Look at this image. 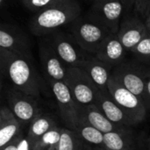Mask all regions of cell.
<instances>
[{
	"label": "cell",
	"instance_id": "obj_3",
	"mask_svg": "<svg viewBox=\"0 0 150 150\" xmlns=\"http://www.w3.org/2000/svg\"><path fill=\"white\" fill-rule=\"evenodd\" d=\"M111 33H112L92 17L90 18H78L71 26V34L77 43L86 52L93 55Z\"/></svg>",
	"mask_w": 150,
	"mask_h": 150
},
{
	"label": "cell",
	"instance_id": "obj_17",
	"mask_svg": "<svg viewBox=\"0 0 150 150\" xmlns=\"http://www.w3.org/2000/svg\"><path fill=\"white\" fill-rule=\"evenodd\" d=\"M84 69L90 76L96 86L105 92H108V82L112 75H110V70L112 66L100 61L95 55L88 58L81 67Z\"/></svg>",
	"mask_w": 150,
	"mask_h": 150
},
{
	"label": "cell",
	"instance_id": "obj_12",
	"mask_svg": "<svg viewBox=\"0 0 150 150\" xmlns=\"http://www.w3.org/2000/svg\"><path fill=\"white\" fill-rule=\"evenodd\" d=\"M112 76L117 79L125 88L140 98L147 108H150L147 94L146 80L140 72H138L136 69L127 67V65H124L120 68L119 67L112 74Z\"/></svg>",
	"mask_w": 150,
	"mask_h": 150
},
{
	"label": "cell",
	"instance_id": "obj_34",
	"mask_svg": "<svg viewBox=\"0 0 150 150\" xmlns=\"http://www.w3.org/2000/svg\"><path fill=\"white\" fill-rule=\"evenodd\" d=\"M126 2H127V1H126Z\"/></svg>",
	"mask_w": 150,
	"mask_h": 150
},
{
	"label": "cell",
	"instance_id": "obj_25",
	"mask_svg": "<svg viewBox=\"0 0 150 150\" xmlns=\"http://www.w3.org/2000/svg\"><path fill=\"white\" fill-rule=\"evenodd\" d=\"M55 0H21L23 4L32 11L38 12L48 5H50Z\"/></svg>",
	"mask_w": 150,
	"mask_h": 150
},
{
	"label": "cell",
	"instance_id": "obj_21",
	"mask_svg": "<svg viewBox=\"0 0 150 150\" xmlns=\"http://www.w3.org/2000/svg\"><path fill=\"white\" fill-rule=\"evenodd\" d=\"M75 131L85 143L94 147L103 148L105 134L92 127L81 114L78 126Z\"/></svg>",
	"mask_w": 150,
	"mask_h": 150
},
{
	"label": "cell",
	"instance_id": "obj_4",
	"mask_svg": "<svg viewBox=\"0 0 150 150\" xmlns=\"http://www.w3.org/2000/svg\"><path fill=\"white\" fill-rule=\"evenodd\" d=\"M108 92L134 125L142 123L147 116V106L136 95L125 88L112 75L108 82Z\"/></svg>",
	"mask_w": 150,
	"mask_h": 150
},
{
	"label": "cell",
	"instance_id": "obj_15",
	"mask_svg": "<svg viewBox=\"0 0 150 150\" xmlns=\"http://www.w3.org/2000/svg\"><path fill=\"white\" fill-rule=\"evenodd\" d=\"M126 49L117 33H111L101 44L95 56L100 61L113 66L120 64L124 59Z\"/></svg>",
	"mask_w": 150,
	"mask_h": 150
},
{
	"label": "cell",
	"instance_id": "obj_22",
	"mask_svg": "<svg viewBox=\"0 0 150 150\" xmlns=\"http://www.w3.org/2000/svg\"><path fill=\"white\" fill-rule=\"evenodd\" d=\"M84 147V142L76 131L69 128H62L59 142L48 150H83Z\"/></svg>",
	"mask_w": 150,
	"mask_h": 150
},
{
	"label": "cell",
	"instance_id": "obj_28",
	"mask_svg": "<svg viewBox=\"0 0 150 150\" xmlns=\"http://www.w3.org/2000/svg\"><path fill=\"white\" fill-rule=\"evenodd\" d=\"M146 88H147V94H148V98H149L150 106V78L146 80Z\"/></svg>",
	"mask_w": 150,
	"mask_h": 150
},
{
	"label": "cell",
	"instance_id": "obj_14",
	"mask_svg": "<svg viewBox=\"0 0 150 150\" xmlns=\"http://www.w3.org/2000/svg\"><path fill=\"white\" fill-rule=\"evenodd\" d=\"M95 104L104 112V114L114 124L125 127L134 126L132 120L112 98L109 92H105L98 89L96 94Z\"/></svg>",
	"mask_w": 150,
	"mask_h": 150
},
{
	"label": "cell",
	"instance_id": "obj_10",
	"mask_svg": "<svg viewBox=\"0 0 150 150\" xmlns=\"http://www.w3.org/2000/svg\"><path fill=\"white\" fill-rule=\"evenodd\" d=\"M39 55L46 80L65 82L68 66L61 60L48 40L40 42Z\"/></svg>",
	"mask_w": 150,
	"mask_h": 150
},
{
	"label": "cell",
	"instance_id": "obj_32",
	"mask_svg": "<svg viewBox=\"0 0 150 150\" xmlns=\"http://www.w3.org/2000/svg\"><path fill=\"white\" fill-rule=\"evenodd\" d=\"M126 1H127V4L133 5V0H126Z\"/></svg>",
	"mask_w": 150,
	"mask_h": 150
},
{
	"label": "cell",
	"instance_id": "obj_24",
	"mask_svg": "<svg viewBox=\"0 0 150 150\" xmlns=\"http://www.w3.org/2000/svg\"><path fill=\"white\" fill-rule=\"evenodd\" d=\"M132 52L140 59L144 61H150V33L136 45Z\"/></svg>",
	"mask_w": 150,
	"mask_h": 150
},
{
	"label": "cell",
	"instance_id": "obj_11",
	"mask_svg": "<svg viewBox=\"0 0 150 150\" xmlns=\"http://www.w3.org/2000/svg\"><path fill=\"white\" fill-rule=\"evenodd\" d=\"M0 47L32 57L28 37L21 29L10 24L0 25Z\"/></svg>",
	"mask_w": 150,
	"mask_h": 150
},
{
	"label": "cell",
	"instance_id": "obj_31",
	"mask_svg": "<svg viewBox=\"0 0 150 150\" xmlns=\"http://www.w3.org/2000/svg\"><path fill=\"white\" fill-rule=\"evenodd\" d=\"M147 146H148V150H150V135L147 141Z\"/></svg>",
	"mask_w": 150,
	"mask_h": 150
},
{
	"label": "cell",
	"instance_id": "obj_33",
	"mask_svg": "<svg viewBox=\"0 0 150 150\" xmlns=\"http://www.w3.org/2000/svg\"><path fill=\"white\" fill-rule=\"evenodd\" d=\"M4 0H0V5L4 6Z\"/></svg>",
	"mask_w": 150,
	"mask_h": 150
},
{
	"label": "cell",
	"instance_id": "obj_13",
	"mask_svg": "<svg viewBox=\"0 0 150 150\" xmlns=\"http://www.w3.org/2000/svg\"><path fill=\"white\" fill-rule=\"evenodd\" d=\"M149 30L145 22L138 18L124 20L120 26L118 37L127 51H132L136 45L148 34Z\"/></svg>",
	"mask_w": 150,
	"mask_h": 150
},
{
	"label": "cell",
	"instance_id": "obj_2",
	"mask_svg": "<svg viewBox=\"0 0 150 150\" xmlns=\"http://www.w3.org/2000/svg\"><path fill=\"white\" fill-rule=\"evenodd\" d=\"M81 6L77 0H55L47 8L36 12L30 22L31 32L41 36L50 33L79 18Z\"/></svg>",
	"mask_w": 150,
	"mask_h": 150
},
{
	"label": "cell",
	"instance_id": "obj_19",
	"mask_svg": "<svg viewBox=\"0 0 150 150\" xmlns=\"http://www.w3.org/2000/svg\"><path fill=\"white\" fill-rule=\"evenodd\" d=\"M134 134L129 127L104 135L105 150H134Z\"/></svg>",
	"mask_w": 150,
	"mask_h": 150
},
{
	"label": "cell",
	"instance_id": "obj_7",
	"mask_svg": "<svg viewBox=\"0 0 150 150\" xmlns=\"http://www.w3.org/2000/svg\"><path fill=\"white\" fill-rule=\"evenodd\" d=\"M51 46L68 67H81V65L91 57L76 40L72 34L57 33L48 40Z\"/></svg>",
	"mask_w": 150,
	"mask_h": 150
},
{
	"label": "cell",
	"instance_id": "obj_9",
	"mask_svg": "<svg viewBox=\"0 0 150 150\" xmlns=\"http://www.w3.org/2000/svg\"><path fill=\"white\" fill-rule=\"evenodd\" d=\"M126 0H94L91 17L104 25L111 33H118Z\"/></svg>",
	"mask_w": 150,
	"mask_h": 150
},
{
	"label": "cell",
	"instance_id": "obj_20",
	"mask_svg": "<svg viewBox=\"0 0 150 150\" xmlns=\"http://www.w3.org/2000/svg\"><path fill=\"white\" fill-rule=\"evenodd\" d=\"M57 127L56 122L50 117L45 114H40L29 126L26 139L30 144L31 150L35 142L42 137L47 132Z\"/></svg>",
	"mask_w": 150,
	"mask_h": 150
},
{
	"label": "cell",
	"instance_id": "obj_18",
	"mask_svg": "<svg viewBox=\"0 0 150 150\" xmlns=\"http://www.w3.org/2000/svg\"><path fill=\"white\" fill-rule=\"evenodd\" d=\"M20 122L9 106L0 109V148L4 147L20 133Z\"/></svg>",
	"mask_w": 150,
	"mask_h": 150
},
{
	"label": "cell",
	"instance_id": "obj_6",
	"mask_svg": "<svg viewBox=\"0 0 150 150\" xmlns=\"http://www.w3.org/2000/svg\"><path fill=\"white\" fill-rule=\"evenodd\" d=\"M47 83L55 98L63 124L67 128L75 131L80 120V106L64 82L48 81Z\"/></svg>",
	"mask_w": 150,
	"mask_h": 150
},
{
	"label": "cell",
	"instance_id": "obj_26",
	"mask_svg": "<svg viewBox=\"0 0 150 150\" xmlns=\"http://www.w3.org/2000/svg\"><path fill=\"white\" fill-rule=\"evenodd\" d=\"M133 5L142 17L147 18L150 14V0H133Z\"/></svg>",
	"mask_w": 150,
	"mask_h": 150
},
{
	"label": "cell",
	"instance_id": "obj_8",
	"mask_svg": "<svg viewBox=\"0 0 150 150\" xmlns=\"http://www.w3.org/2000/svg\"><path fill=\"white\" fill-rule=\"evenodd\" d=\"M8 106L20 124L31 125L40 114L36 98L21 91L11 88L6 92Z\"/></svg>",
	"mask_w": 150,
	"mask_h": 150
},
{
	"label": "cell",
	"instance_id": "obj_27",
	"mask_svg": "<svg viewBox=\"0 0 150 150\" xmlns=\"http://www.w3.org/2000/svg\"><path fill=\"white\" fill-rule=\"evenodd\" d=\"M23 137L22 133L20 132L13 140H11L8 144H6L4 147L0 148V150H18V145Z\"/></svg>",
	"mask_w": 150,
	"mask_h": 150
},
{
	"label": "cell",
	"instance_id": "obj_16",
	"mask_svg": "<svg viewBox=\"0 0 150 150\" xmlns=\"http://www.w3.org/2000/svg\"><path fill=\"white\" fill-rule=\"evenodd\" d=\"M80 114L92 127H94L103 134L117 132L127 128L112 122L96 104H91L86 106L80 107Z\"/></svg>",
	"mask_w": 150,
	"mask_h": 150
},
{
	"label": "cell",
	"instance_id": "obj_29",
	"mask_svg": "<svg viewBox=\"0 0 150 150\" xmlns=\"http://www.w3.org/2000/svg\"><path fill=\"white\" fill-rule=\"evenodd\" d=\"M145 24H146V26H147V28H148L149 32L150 33V14L148 16V18H146Z\"/></svg>",
	"mask_w": 150,
	"mask_h": 150
},
{
	"label": "cell",
	"instance_id": "obj_1",
	"mask_svg": "<svg viewBox=\"0 0 150 150\" xmlns=\"http://www.w3.org/2000/svg\"><path fill=\"white\" fill-rule=\"evenodd\" d=\"M0 69L12 88L36 98L40 95V81L33 65V58L0 47Z\"/></svg>",
	"mask_w": 150,
	"mask_h": 150
},
{
	"label": "cell",
	"instance_id": "obj_23",
	"mask_svg": "<svg viewBox=\"0 0 150 150\" xmlns=\"http://www.w3.org/2000/svg\"><path fill=\"white\" fill-rule=\"evenodd\" d=\"M62 128L55 127L50 131L47 132L40 137L33 145L32 150H48L54 145L57 144L60 141Z\"/></svg>",
	"mask_w": 150,
	"mask_h": 150
},
{
	"label": "cell",
	"instance_id": "obj_5",
	"mask_svg": "<svg viewBox=\"0 0 150 150\" xmlns=\"http://www.w3.org/2000/svg\"><path fill=\"white\" fill-rule=\"evenodd\" d=\"M64 83L80 107L95 104L98 88L84 69L80 67H68Z\"/></svg>",
	"mask_w": 150,
	"mask_h": 150
},
{
	"label": "cell",
	"instance_id": "obj_30",
	"mask_svg": "<svg viewBox=\"0 0 150 150\" xmlns=\"http://www.w3.org/2000/svg\"><path fill=\"white\" fill-rule=\"evenodd\" d=\"M87 149L88 150H105L103 148H99V147H92V148L87 147Z\"/></svg>",
	"mask_w": 150,
	"mask_h": 150
}]
</instances>
